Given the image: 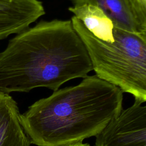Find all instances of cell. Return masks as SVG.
I'll return each instance as SVG.
<instances>
[{"label": "cell", "mask_w": 146, "mask_h": 146, "mask_svg": "<svg viewBox=\"0 0 146 146\" xmlns=\"http://www.w3.org/2000/svg\"><path fill=\"white\" fill-rule=\"evenodd\" d=\"M17 103L0 91V146H30V141L20 121Z\"/></svg>", "instance_id": "obj_7"}, {"label": "cell", "mask_w": 146, "mask_h": 146, "mask_svg": "<svg viewBox=\"0 0 146 146\" xmlns=\"http://www.w3.org/2000/svg\"><path fill=\"white\" fill-rule=\"evenodd\" d=\"M71 21L87 50L95 75L132 95L135 102H145L146 35L114 26L113 42H106L95 36L75 16Z\"/></svg>", "instance_id": "obj_3"}, {"label": "cell", "mask_w": 146, "mask_h": 146, "mask_svg": "<svg viewBox=\"0 0 146 146\" xmlns=\"http://www.w3.org/2000/svg\"><path fill=\"white\" fill-rule=\"evenodd\" d=\"M68 10L95 36L104 41L113 42L114 24L99 7L84 3L70 6Z\"/></svg>", "instance_id": "obj_8"}, {"label": "cell", "mask_w": 146, "mask_h": 146, "mask_svg": "<svg viewBox=\"0 0 146 146\" xmlns=\"http://www.w3.org/2000/svg\"><path fill=\"white\" fill-rule=\"evenodd\" d=\"M45 13L39 0H0V40L27 30Z\"/></svg>", "instance_id": "obj_5"}, {"label": "cell", "mask_w": 146, "mask_h": 146, "mask_svg": "<svg viewBox=\"0 0 146 146\" xmlns=\"http://www.w3.org/2000/svg\"><path fill=\"white\" fill-rule=\"evenodd\" d=\"M73 6L88 3L96 6L112 20L114 26L146 35V22L139 17L129 0H72Z\"/></svg>", "instance_id": "obj_6"}, {"label": "cell", "mask_w": 146, "mask_h": 146, "mask_svg": "<svg viewBox=\"0 0 146 146\" xmlns=\"http://www.w3.org/2000/svg\"><path fill=\"white\" fill-rule=\"evenodd\" d=\"M129 1L140 18L146 22V0H129Z\"/></svg>", "instance_id": "obj_9"}, {"label": "cell", "mask_w": 146, "mask_h": 146, "mask_svg": "<svg viewBox=\"0 0 146 146\" xmlns=\"http://www.w3.org/2000/svg\"><path fill=\"white\" fill-rule=\"evenodd\" d=\"M64 146H90V145L88 143H83L82 142H79L77 143L67 145H64Z\"/></svg>", "instance_id": "obj_10"}, {"label": "cell", "mask_w": 146, "mask_h": 146, "mask_svg": "<svg viewBox=\"0 0 146 146\" xmlns=\"http://www.w3.org/2000/svg\"><path fill=\"white\" fill-rule=\"evenodd\" d=\"M92 70L87 50L71 20L41 21L16 34L0 52V91H54Z\"/></svg>", "instance_id": "obj_1"}, {"label": "cell", "mask_w": 146, "mask_h": 146, "mask_svg": "<svg viewBox=\"0 0 146 146\" xmlns=\"http://www.w3.org/2000/svg\"><path fill=\"white\" fill-rule=\"evenodd\" d=\"M95 136V146H146V107L135 102Z\"/></svg>", "instance_id": "obj_4"}, {"label": "cell", "mask_w": 146, "mask_h": 146, "mask_svg": "<svg viewBox=\"0 0 146 146\" xmlns=\"http://www.w3.org/2000/svg\"><path fill=\"white\" fill-rule=\"evenodd\" d=\"M58 89L20 114L30 143L64 146L98 135L122 110L123 92L96 75Z\"/></svg>", "instance_id": "obj_2"}]
</instances>
